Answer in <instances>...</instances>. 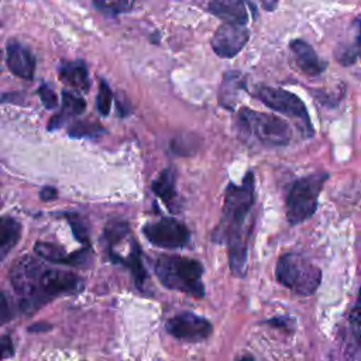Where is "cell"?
Wrapping results in <instances>:
<instances>
[{"label":"cell","mask_w":361,"mask_h":361,"mask_svg":"<svg viewBox=\"0 0 361 361\" xmlns=\"http://www.w3.org/2000/svg\"><path fill=\"white\" fill-rule=\"evenodd\" d=\"M21 226L10 216H3L0 220V259H6L11 248L18 243Z\"/></svg>","instance_id":"44dd1931"},{"label":"cell","mask_w":361,"mask_h":361,"mask_svg":"<svg viewBox=\"0 0 361 361\" xmlns=\"http://www.w3.org/2000/svg\"><path fill=\"white\" fill-rule=\"evenodd\" d=\"M255 96L269 109L295 118L298 123V127L300 128L305 137L313 135L314 130H313L307 109L302 102V99L298 97L295 93L288 92L285 89H279V87L261 85L255 87Z\"/></svg>","instance_id":"52a82bcc"},{"label":"cell","mask_w":361,"mask_h":361,"mask_svg":"<svg viewBox=\"0 0 361 361\" xmlns=\"http://www.w3.org/2000/svg\"><path fill=\"white\" fill-rule=\"evenodd\" d=\"M237 361H254V358L251 357V355H244V357H241V358H238Z\"/></svg>","instance_id":"e575fe53"},{"label":"cell","mask_w":361,"mask_h":361,"mask_svg":"<svg viewBox=\"0 0 361 361\" xmlns=\"http://www.w3.org/2000/svg\"><path fill=\"white\" fill-rule=\"evenodd\" d=\"M289 48L295 56V62L299 69L307 76H317L326 71L327 62L322 61L313 47L303 39H292Z\"/></svg>","instance_id":"4fadbf2b"},{"label":"cell","mask_w":361,"mask_h":361,"mask_svg":"<svg viewBox=\"0 0 361 361\" xmlns=\"http://www.w3.org/2000/svg\"><path fill=\"white\" fill-rule=\"evenodd\" d=\"M238 137L245 141L255 140L264 145L282 147L290 141L292 131L289 124L275 114L255 111L248 107L238 110L235 117Z\"/></svg>","instance_id":"3957f363"},{"label":"cell","mask_w":361,"mask_h":361,"mask_svg":"<svg viewBox=\"0 0 361 361\" xmlns=\"http://www.w3.org/2000/svg\"><path fill=\"white\" fill-rule=\"evenodd\" d=\"M130 233L128 223L124 220H111L106 224L103 230V241L106 244L107 251H111L114 245L121 243Z\"/></svg>","instance_id":"7402d4cb"},{"label":"cell","mask_w":361,"mask_h":361,"mask_svg":"<svg viewBox=\"0 0 361 361\" xmlns=\"http://www.w3.org/2000/svg\"><path fill=\"white\" fill-rule=\"evenodd\" d=\"M111 102H113V92H111L110 86L107 85V82L104 79H100L99 93H97V99H96L97 111L104 117L109 116V113L111 110Z\"/></svg>","instance_id":"cb8c5ba5"},{"label":"cell","mask_w":361,"mask_h":361,"mask_svg":"<svg viewBox=\"0 0 361 361\" xmlns=\"http://www.w3.org/2000/svg\"><path fill=\"white\" fill-rule=\"evenodd\" d=\"M353 27L355 28L353 42L338 45V48L334 52L337 62L343 66L354 65L358 59H361V16L354 20Z\"/></svg>","instance_id":"ffe728a7"},{"label":"cell","mask_w":361,"mask_h":361,"mask_svg":"<svg viewBox=\"0 0 361 361\" xmlns=\"http://www.w3.org/2000/svg\"><path fill=\"white\" fill-rule=\"evenodd\" d=\"M68 223L71 224V228H72V233L75 235V238L83 245V247H90V241H89V231H87V227L83 221V219L76 214V213H69L65 216Z\"/></svg>","instance_id":"603a6c76"},{"label":"cell","mask_w":361,"mask_h":361,"mask_svg":"<svg viewBox=\"0 0 361 361\" xmlns=\"http://www.w3.org/2000/svg\"><path fill=\"white\" fill-rule=\"evenodd\" d=\"M243 90H245V76L238 71L226 72L223 75V82L219 92L220 104L226 109L233 110Z\"/></svg>","instance_id":"e0dca14e"},{"label":"cell","mask_w":361,"mask_h":361,"mask_svg":"<svg viewBox=\"0 0 361 361\" xmlns=\"http://www.w3.org/2000/svg\"><path fill=\"white\" fill-rule=\"evenodd\" d=\"M289 322H290V320H289V319H286V317H275V319H271V320H268L267 323H268V324H271V326L286 327Z\"/></svg>","instance_id":"1f68e13d"},{"label":"cell","mask_w":361,"mask_h":361,"mask_svg":"<svg viewBox=\"0 0 361 361\" xmlns=\"http://www.w3.org/2000/svg\"><path fill=\"white\" fill-rule=\"evenodd\" d=\"M11 317H13V312H11L10 305H8L7 296H6V293L3 292V293H1V323H7Z\"/></svg>","instance_id":"f546056e"},{"label":"cell","mask_w":361,"mask_h":361,"mask_svg":"<svg viewBox=\"0 0 361 361\" xmlns=\"http://www.w3.org/2000/svg\"><path fill=\"white\" fill-rule=\"evenodd\" d=\"M276 6H278V3H276V1H269V3L264 1V3H262V7H264L267 11H272Z\"/></svg>","instance_id":"836d02e7"},{"label":"cell","mask_w":361,"mask_h":361,"mask_svg":"<svg viewBox=\"0 0 361 361\" xmlns=\"http://www.w3.org/2000/svg\"><path fill=\"white\" fill-rule=\"evenodd\" d=\"M155 274L168 289L195 298L204 296V285L202 282L203 265L197 259L180 255H161L155 262Z\"/></svg>","instance_id":"277c9868"},{"label":"cell","mask_w":361,"mask_h":361,"mask_svg":"<svg viewBox=\"0 0 361 361\" xmlns=\"http://www.w3.org/2000/svg\"><path fill=\"white\" fill-rule=\"evenodd\" d=\"M209 11L227 24L245 25V23L248 21V13L243 1H237V0L212 1L209 3Z\"/></svg>","instance_id":"ac0fdd59"},{"label":"cell","mask_w":361,"mask_h":361,"mask_svg":"<svg viewBox=\"0 0 361 361\" xmlns=\"http://www.w3.org/2000/svg\"><path fill=\"white\" fill-rule=\"evenodd\" d=\"M176 172L172 166L162 169L154 179L151 189L171 212H178V193L175 188Z\"/></svg>","instance_id":"5bb4252c"},{"label":"cell","mask_w":361,"mask_h":361,"mask_svg":"<svg viewBox=\"0 0 361 361\" xmlns=\"http://www.w3.org/2000/svg\"><path fill=\"white\" fill-rule=\"evenodd\" d=\"M165 327L171 336L192 343L207 338L213 331V326L207 319L192 312H180L175 314L166 322Z\"/></svg>","instance_id":"9c48e42d"},{"label":"cell","mask_w":361,"mask_h":361,"mask_svg":"<svg viewBox=\"0 0 361 361\" xmlns=\"http://www.w3.org/2000/svg\"><path fill=\"white\" fill-rule=\"evenodd\" d=\"M13 354H14L13 340L8 334H4L1 337V355L3 358H8V357H13Z\"/></svg>","instance_id":"f1b7e54d"},{"label":"cell","mask_w":361,"mask_h":361,"mask_svg":"<svg viewBox=\"0 0 361 361\" xmlns=\"http://www.w3.org/2000/svg\"><path fill=\"white\" fill-rule=\"evenodd\" d=\"M329 179V172L317 171L295 180L288 192L285 210L289 224L296 226L310 219L317 210L320 192Z\"/></svg>","instance_id":"5b68a950"},{"label":"cell","mask_w":361,"mask_h":361,"mask_svg":"<svg viewBox=\"0 0 361 361\" xmlns=\"http://www.w3.org/2000/svg\"><path fill=\"white\" fill-rule=\"evenodd\" d=\"M56 196H58V192H56V189L52 188V186H45V188H42L41 192H39V199L44 200V202L54 200Z\"/></svg>","instance_id":"4dcf8cb0"},{"label":"cell","mask_w":361,"mask_h":361,"mask_svg":"<svg viewBox=\"0 0 361 361\" xmlns=\"http://www.w3.org/2000/svg\"><path fill=\"white\" fill-rule=\"evenodd\" d=\"M51 326L49 324H47V323H37V324H34V326H31L28 330L30 331H44V330H48Z\"/></svg>","instance_id":"d6a6232c"},{"label":"cell","mask_w":361,"mask_h":361,"mask_svg":"<svg viewBox=\"0 0 361 361\" xmlns=\"http://www.w3.org/2000/svg\"><path fill=\"white\" fill-rule=\"evenodd\" d=\"M109 257L113 262H118V264L124 265L126 268H128L137 288L140 290H144V285H145V281L148 279V274H147V269L144 268V264L141 259V250H140L137 241L131 240L130 252L126 257H123L117 252H109Z\"/></svg>","instance_id":"9a60e30c"},{"label":"cell","mask_w":361,"mask_h":361,"mask_svg":"<svg viewBox=\"0 0 361 361\" xmlns=\"http://www.w3.org/2000/svg\"><path fill=\"white\" fill-rule=\"evenodd\" d=\"M58 76L62 83L76 90L87 92L90 87L89 72L82 61H63L58 66Z\"/></svg>","instance_id":"2e32d148"},{"label":"cell","mask_w":361,"mask_h":361,"mask_svg":"<svg viewBox=\"0 0 361 361\" xmlns=\"http://www.w3.org/2000/svg\"><path fill=\"white\" fill-rule=\"evenodd\" d=\"M142 233L152 245L161 248H182L190 240L188 227L172 217H162L157 221L145 223Z\"/></svg>","instance_id":"ba28073f"},{"label":"cell","mask_w":361,"mask_h":361,"mask_svg":"<svg viewBox=\"0 0 361 361\" xmlns=\"http://www.w3.org/2000/svg\"><path fill=\"white\" fill-rule=\"evenodd\" d=\"M6 62L10 72L21 79L31 80L35 72V56L31 51L16 39L6 45Z\"/></svg>","instance_id":"8fae6325"},{"label":"cell","mask_w":361,"mask_h":361,"mask_svg":"<svg viewBox=\"0 0 361 361\" xmlns=\"http://www.w3.org/2000/svg\"><path fill=\"white\" fill-rule=\"evenodd\" d=\"M37 93H38V96H39L42 104L45 106V109L52 110V109L56 107V104H58V97H56L55 92L52 90V87H51L49 85L42 83V85L38 87Z\"/></svg>","instance_id":"83f0119b"},{"label":"cell","mask_w":361,"mask_h":361,"mask_svg":"<svg viewBox=\"0 0 361 361\" xmlns=\"http://www.w3.org/2000/svg\"><path fill=\"white\" fill-rule=\"evenodd\" d=\"M103 131V128L97 123H89V121H75L69 130L68 134L73 138H82V137H93Z\"/></svg>","instance_id":"d4e9b609"},{"label":"cell","mask_w":361,"mask_h":361,"mask_svg":"<svg viewBox=\"0 0 361 361\" xmlns=\"http://www.w3.org/2000/svg\"><path fill=\"white\" fill-rule=\"evenodd\" d=\"M275 276L292 292L309 296L316 292L322 282V269L300 254L286 252L276 262Z\"/></svg>","instance_id":"8992f818"},{"label":"cell","mask_w":361,"mask_h":361,"mask_svg":"<svg viewBox=\"0 0 361 361\" xmlns=\"http://www.w3.org/2000/svg\"><path fill=\"white\" fill-rule=\"evenodd\" d=\"M93 6L109 16H116L120 13H126L133 8V1H93Z\"/></svg>","instance_id":"4316f807"},{"label":"cell","mask_w":361,"mask_h":361,"mask_svg":"<svg viewBox=\"0 0 361 361\" xmlns=\"http://www.w3.org/2000/svg\"><path fill=\"white\" fill-rule=\"evenodd\" d=\"M254 206V173L248 171L240 185L230 182L224 193V204L219 226L212 240L228 247V264L235 276L247 268V219Z\"/></svg>","instance_id":"7a4b0ae2"},{"label":"cell","mask_w":361,"mask_h":361,"mask_svg":"<svg viewBox=\"0 0 361 361\" xmlns=\"http://www.w3.org/2000/svg\"><path fill=\"white\" fill-rule=\"evenodd\" d=\"M248 38L250 31L245 25L223 23L212 37V48L221 58H233L244 48Z\"/></svg>","instance_id":"30bf717a"},{"label":"cell","mask_w":361,"mask_h":361,"mask_svg":"<svg viewBox=\"0 0 361 361\" xmlns=\"http://www.w3.org/2000/svg\"><path fill=\"white\" fill-rule=\"evenodd\" d=\"M89 250L90 247H83L82 250L73 251V252H65V250L56 244L45 243V241H37L34 244V251L38 257L44 258L45 261L63 264V265H72L79 267L83 265L89 259Z\"/></svg>","instance_id":"7c38bea8"},{"label":"cell","mask_w":361,"mask_h":361,"mask_svg":"<svg viewBox=\"0 0 361 361\" xmlns=\"http://www.w3.org/2000/svg\"><path fill=\"white\" fill-rule=\"evenodd\" d=\"M85 109H86V103L79 94H75L73 92H69V90H63L61 110L59 113L51 117L48 123V130L52 131V130L61 128L71 117L83 113Z\"/></svg>","instance_id":"d6986e66"},{"label":"cell","mask_w":361,"mask_h":361,"mask_svg":"<svg viewBox=\"0 0 361 361\" xmlns=\"http://www.w3.org/2000/svg\"><path fill=\"white\" fill-rule=\"evenodd\" d=\"M348 324H350V330L353 333L354 340L361 345V288H360L357 300L350 310Z\"/></svg>","instance_id":"484cf974"},{"label":"cell","mask_w":361,"mask_h":361,"mask_svg":"<svg viewBox=\"0 0 361 361\" xmlns=\"http://www.w3.org/2000/svg\"><path fill=\"white\" fill-rule=\"evenodd\" d=\"M10 282L20 296V310L32 313L47 302L83 289V279L68 271L45 267L39 259L24 255L10 268Z\"/></svg>","instance_id":"6da1fadb"}]
</instances>
